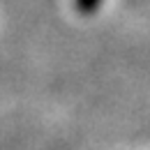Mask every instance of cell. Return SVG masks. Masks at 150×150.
<instances>
[{
	"mask_svg": "<svg viewBox=\"0 0 150 150\" xmlns=\"http://www.w3.org/2000/svg\"><path fill=\"white\" fill-rule=\"evenodd\" d=\"M102 0H74V7L79 14H95L99 9Z\"/></svg>",
	"mask_w": 150,
	"mask_h": 150,
	"instance_id": "1",
	"label": "cell"
}]
</instances>
